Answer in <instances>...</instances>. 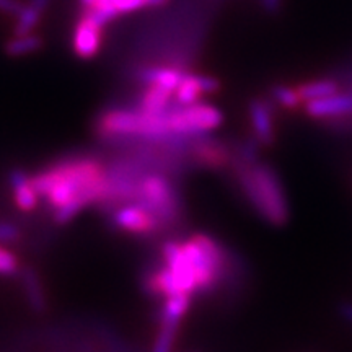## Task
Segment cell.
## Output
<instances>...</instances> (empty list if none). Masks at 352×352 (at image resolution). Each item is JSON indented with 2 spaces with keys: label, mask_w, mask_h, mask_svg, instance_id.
I'll use <instances>...</instances> for the list:
<instances>
[{
  "label": "cell",
  "mask_w": 352,
  "mask_h": 352,
  "mask_svg": "<svg viewBox=\"0 0 352 352\" xmlns=\"http://www.w3.org/2000/svg\"><path fill=\"white\" fill-rule=\"evenodd\" d=\"M101 26L87 16L78 21L76 34H74V51L82 59H91L100 51Z\"/></svg>",
  "instance_id": "12"
},
{
  "label": "cell",
  "mask_w": 352,
  "mask_h": 352,
  "mask_svg": "<svg viewBox=\"0 0 352 352\" xmlns=\"http://www.w3.org/2000/svg\"><path fill=\"white\" fill-rule=\"evenodd\" d=\"M25 6L20 2V0H0V10L10 13V15L19 16L21 12H23Z\"/></svg>",
  "instance_id": "26"
},
{
  "label": "cell",
  "mask_w": 352,
  "mask_h": 352,
  "mask_svg": "<svg viewBox=\"0 0 352 352\" xmlns=\"http://www.w3.org/2000/svg\"><path fill=\"white\" fill-rule=\"evenodd\" d=\"M191 296L186 294H178V296L166 297L164 310H162V321H170V323H182L184 314L188 311Z\"/></svg>",
  "instance_id": "19"
},
{
  "label": "cell",
  "mask_w": 352,
  "mask_h": 352,
  "mask_svg": "<svg viewBox=\"0 0 352 352\" xmlns=\"http://www.w3.org/2000/svg\"><path fill=\"white\" fill-rule=\"evenodd\" d=\"M297 90L303 103H308V101H316L324 98V96L336 94V91H340V85L331 80V78H323V80L302 83V85L297 87Z\"/></svg>",
  "instance_id": "18"
},
{
  "label": "cell",
  "mask_w": 352,
  "mask_h": 352,
  "mask_svg": "<svg viewBox=\"0 0 352 352\" xmlns=\"http://www.w3.org/2000/svg\"><path fill=\"white\" fill-rule=\"evenodd\" d=\"M271 98L284 109H297L303 103L297 87L280 85V83L271 88Z\"/></svg>",
  "instance_id": "22"
},
{
  "label": "cell",
  "mask_w": 352,
  "mask_h": 352,
  "mask_svg": "<svg viewBox=\"0 0 352 352\" xmlns=\"http://www.w3.org/2000/svg\"><path fill=\"white\" fill-rule=\"evenodd\" d=\"M182 70L171 67H148L140 72V80H144L147 85H158L164 87L166 90L173 91L178 87L179 80L183 77Z\"/></svg>",
  "instance_id": "15"
},
{
  "label": "cell",
  "mask_w": 352,
  "mask_h": 352,
  "mask_svg": "<svg viewBox=\"0 0 352 352\" xmlns=\"http://www.w3.org/2000/svg\"><path fill=\"white\" fill-rule=\"evenodd\" d=\"M10 186L13 201L21 212H32L39 204V192L34 188L33 178L26 176L23 171H13L10 175Z\"/></svg>",
  "instance_id": "13"
},
{
  "label": "cell",
  "mask_w": 352,
  "mask_h": 352,
  "mask_svg": "<svg viewBox=\"0 0 352 352\" xmlns=\"http://www.w3.org/2000/svg\"><path fill=\"white\" fill-rule=\"evenodd\" d=\"M19 258L0 243V276H13L19 271Z\"/></svg>",
  "instance_id": "24"
},
{
  "label": "cell",
  "mask_w": 352,
  "mask_h": 352,
  "mask_svg": "<svg viewBox=\"0 0 352 352\" xmlns=\"http://www.w3.org/2000/svg\"><path fill=\"white\" fill-rule=\"evenodd\" d=\"M248 114L256 142L261 145H271L274 142V124H272L270 104L263 100H253L248 107Z\"/></svg>",
  "instance_id": "11"
},
{
  "label": "cell",
  "mask_w": 352,
  "mask_h": 352,
  "mask_svg": "<svg viewBox=\"0 0 352 352\" xmlns=\"http://www.w3.org/2000/svg\"><path fill=\"white\" fill-rule=\"evenodd\" d=\"M96 129L104 138L140 135V138H162L168 135V109L165 113H145L140 109H109L101 114Z\"/></svg>",
  "instance_id": "3"
},
{
  "label": "cell",
  "mask_w": 352,
  "mask_h": 352,
  "mask_svg": "<svg viewBox=\"0 0 352 352\" xmlns=\"http://www.w3.org/2000/svg\"><path fill=\"white\" fill-rule=\"evenodd\" d=\"M183 248L188 254L189 261H191L192 270H195L197 292L209 290L222 274V248L209 235H201V233L183 241Z\"/></svg>",
  "instance_id": "4"
},
{
  "label": "cell",
  "mask_w": 352,
  "mask_h": 352,
  "mask_svg": "<svg viewBox=\"0 0 352 352\" xmlns=\"http://www.w3.org/2000/svg\"><path fill=\"white\" fill-rule=\"evenodd\" d=\"M195 158L208 168H223L230 162V153L220 144L201 142L195 147Z\"/></svg>",
  "instance_id": "14"
},
{
  "label": "cell",
  "mask_w": 352,
  "mask_h": 352,
  "mask_svg": "<svg viewBox=\"0 0 352 352\" xmlns=\"http://www.w3.org/2000/svg\"><path fill=\"white\" fill-rule=\"evenodd\" d=\"M171 95L173 91L166 90L164 87L148 85L147 91H144L140 100L139 109L145 113H165L170 108Z\"/></svg>",
  "instance_id": "16"
},
{
  "label": "cell",
  "mask_w": 352,
  "mask_h": 352,
  "mask_svg": "<svg viewBox=\"0 0 352 352\" xmlns=\"http://www.w3.org/2000/svg\"><path fill=\"white\" fill-rule=\"evenodd\" d=\"M20 239V230L7 222H0V243H13Z\"/></svg>",
  "instance_id": "25"
},
{
  "label": "cell",
  "mask_w": 352,
  "mask_h": 352,
  "mask_svg": "<svg viewBox=\"0 0 352 352\" xmlns=\"http://www.w3.org/2000/svg\"><path fill=\"white\" fill-rule=\"evenodd\" d=\"M220 88V82L215 77L196 76V74H183L182 80L175 90L176 103L186 107V104L197 103L202 95L215 94Z\"/></svg>",
  "instance_id": "9"
},
{
  "label": "cell",
  "mask_w": 352,
  "mask_h": 352,
  "mask_svg": "<svg viewBox=\"0 0 352 352\" xmlns=\"http://www.w3.org/2000/svg\"><path fill=\"white\" fill-rule=\"evenodd\" d=\"M114 223L124 232L148 235L158 228L160 219L144 204H127L114 212Z\"/></svg>",
  "instance_id": "7"
},
{
  "label": "cell",
  "mask_w": 352,
  "mask_h": 352,
  "mask_svg": "<svg viewBox=\"0 0 352 352\" xmlns=\"http://www.w3.org/2000/svg\"><path fill=\"white\" fill-rule=\"evenodd\" d=\"M23 285H25V294H26V298H28L30 305H32L36 311L44 310V307H46V297H44L41 280H39L38 274L33 270L25 271Z\"/></svg>",
  "instance_id": "20"
},
{
  "label": "cell",
  "mask_w": 352,
  "mask_h": 352,
  "mask_svg": "<svg viewBox=\"0 0 352 352\" xmlns=\"http://www.w3.org/2000/svg\"><path fill=\"white\" fill-rule=\"evenodd\" d=\"M341 318L352 327V302H342L340 305Z\"/></svg>",
  "instance_id": "27"
},
{
  "label": "cell",
  "mask_w": 352,
  "mask_h": 352,
  "mask_svg": "<svg viewBox=\"0 0 352 352\" xmlns=\"http://www.w3.org/2000/svg\"><path fill=\"white\" fill-rule=\"evenodd\" d=\"M160 220H170L178 210V201L171 184L160 175H147L135 183V196Z\"/></svg>",
  "instance_id": "6"
},
{
  "label": "cell",
  "mask_w": 352,
  "mask_h": 352,
  "mask_svg": "<svg viewBox=\"0 0 352 352\" xmlns=\"http://www.w3.org/2000/svg\"><path fill=\"white\" fill-rule=\"evenodd\" d=\"M261 3L267 12H276L279 8L280 0H261Z\"/></svg>",
  "instance_id": "28"
},
{
  "label": "cell",
  "mask_w": 352,
  "mask_h": 352,
  "mask_svg": "<svg viewBox=\"0 0 352 352\" xmlns=\"http://www.w3.org/2000/svg\"><path fill=\"white\" fill-rule=\"evenodd\" d=\"M166 2L168 0H100L94 7L88 8L85 16L96 25L104 26L120 13L138 10L142 7H162Z\"/></svg>",
  "instance_id": "8"
},
{
  "label": "cell",
  "mask_w": 352,
  "mask_h": 352,
  "mask_svg": "<svg viewBox=\"0 0 352 352\" xmlns=\"http://www.w3.org/2000/svg\"><path fill=\"white\" fill-rule=\"evenodd\" d=\"M235 176L252 208L272 226H284L289 219V202L276 170L267 164L236 162Z\"/></svg>",
  "instance_id": "2"
},
{
  "label": "cell",
  "mask_w": 352,
  "mask_h": 352,
  "mask_svg": "<svg viewBox=\"0 0 352 352\" xmlns=\"http://www.w3.org/2000/svg\"><path fill=\"white\" fill-rule=\"evenodd\" d=\"M305 111L308 116L315 120H327V118L344 116L352 114V91H336V94L324 96L316 101L305 103Z\"/></svg>",
  "instance_id": "10"
},
{
  "label": "cell",
  "mask_w": 352,
  "mask_h": 352,
  "mask_svg": "<svg viewBox=\"0 0 352 352\" xmlns=\"http://www.w3.org/2000/svg\"><path fill=\"white\" fill-rule=\"evenodd\" d=\"M43 39L34 34H23V36H15L6 44V52L12 57H21L26 54L41 50Z\"/></svg>",
  "instance_id": "21"
},
{
  "label": "cell",
  "mask_w": 352,
  "mask_h": 352,
  "mask_svg": "<svg viewBox=\"0 0 352 352\" xmlns=\"http://www.w3.org/2000/svg\"><path fill=\"white\" fill-rule=\"evenodd\" d=\"M96 2H100V0H82V3L83 6H85L87 8H90V7H94Z\"/></svg>",
  "instance_id": "29"
},
{
  "label": "cell",
  "mask_w": 352,
  "mask_h": 352,
  "mask_svg": "<svg viewBox=\"0 0 352 352\" xmlns=\"http://www.w3.org/2000/svg\"><path fill=\"white\" fill-rule=\"evenodd\" d=\"M50 2L51 0H30V6H25L23 12L20 13L19 20H16V26L13 30L15 36L32 33V30L36 26L39 16H41L44 8L50 6Z\"/></svg>",
  "instance_id": "17"
},
{
  "label": "cell",
  "mask_w": 352,
  "mask_h": 352,
  "mask_svg": "<svg viewBox=\"0 0 352 352\" xmlns=\"http://www.w3.org/2000/svg\"><path fill=\"white\" fill-rule=\"evenodd\" d=\"M178 323H170V321H162V327L158 329L153 352H171L175 344L176 331H178Z\"/></svg>",
  "instance_id": "23"
},
{
  "label": "cell",
  "mask_w": 352,
  "mask_h": 352,
  "mask_svg": "<svg viewBox=\"0 0 352 352\" xmlns=\"http://www.w3.org/2000/svg\"><path fill=\"white\" fill-rule=\"evenodd\" d=\"M39 196L54 209V220L65 223L96 201H103L111 192V179L107 170L94 158H76L33 176Z\"/></svg>",
  "instance_id": "1"
},
{
  "label": "cell",
  "mask_w": 352,
  "mask_h": 352,
  "mask_svg": "<svg viewBox=\"0 0 352 352\" xmlns=\"http://www.w3.org/2000/svg\"><path fill=\"white\" fill-rule=\"evenodd\" d=\"M223 116L219 108L208 103H192L178 108H168V129L170 134H199L217 129L222 124Z\"/></svg>",
  "instance_id": "5"
}]
</instances>
